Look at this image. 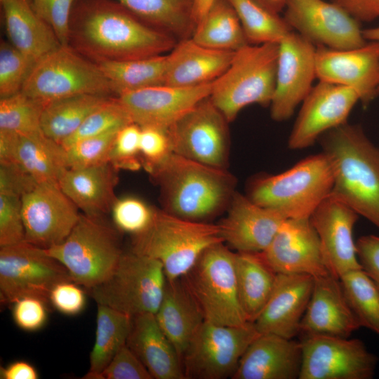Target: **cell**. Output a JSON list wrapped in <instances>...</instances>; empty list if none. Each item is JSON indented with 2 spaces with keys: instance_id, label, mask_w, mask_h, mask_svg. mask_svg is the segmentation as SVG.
<instances>
[{
  "instance_id": "obj_14",
  "label": "cell",
  "mask_w": 379,
  "mask_h": 379,
  "mask_svg": "<svg viewBox=\"0 0 379 379\" xmlns=\"http://www.w3.org/2000/svg\"><path fill=\"white\" fill-rule=\"evenodd\" d=\"M299 379H371L378 359L359 339L321 335L300 341Z\"/></svg>"
},
{
  "instance_id": "obj_56",
  "label": "cell",
  "mask_w": 379,
  "mask_h": 379,
  "mask_svg": "<svg viewBox=\"0 0 379 379\" xmlns=\"http://www.w3.org/2000/svg\"><path fill=\"white\" fill-rule=\"evenodd\" d=\"M38 378L39 375L36 368L25 361H16L0 368V378L1 379H37Z\"/></svg>"
},
{
  "instance_id": "obj_27",
  "label": "cell",
  "mask_w": 379,
  "mask_h": 379,
  "mask_svg": "<svg viewBox=\"0 0 379 379\" xmlns=\"http://www.w3.org/2000/svg\"><path fill=\"white\" fill-rule=\"evenodd\" d=\"M300 342L274 334H260L242 355L232 379H299Z\"/></svg>"
},
{
  "instance_id": "obj_37",
  "label": "cell",
  "mask_w": 379,
  "mask_h": 379,
  "mask_svg": "<svg viewBox=\"0 0 379 379\" xmlns=\"http://www.w3.org/2000/svg\"><path fill=\"white\" fill-rule=\"evenodd\" d=\"M109 98L106 95L82 94L48 102L42 113L41 130L48 138L61 145Z\"/></svg>"
},
{
  "instance_id": "obj_34",
  "label": "cell",
  "mask_w": 379,
  "mask_h": 379,
  "mask_svg": "<svg viewBox=\"0 0 379 379\" xmlns=\"http://www.w3.org/2000/svg\"><path fill=\"white\" fill-rule=\"evenodd\" d=\"M118 96L136 90L164 85L167 54L117 61L95 62Z\"/></svg>"
},
{
  "instance_id": "obj_53",
  "label": "cell",
  "mask_w": 379,
  "mask_h": 379,
  "mask_svg": "<svg viewBox=\"0 0 379 379\" xmlns=\"http://www.w3.org/2000/svg\"><path fill=\"white\" fill-rule=\"evenodd\" d=\"M38 182L21 166L13 162H0V194L22 198Z\"/></svg>"
},
{
  "instance_id": "obj_20",
  "label": "cell",
  "mask_w": 379,
  "mask_h": 379,
  "mask_svg": "<svg viewBox=\"0 0 379 379\" xmlns=\"http://www.w3.org/2000/svg\"><path fill=\"white\" fill-rule=\"evenodd\" d=\"M260 253L277 274H305L313 277L331 274L310 218L286 219Z\"/></svg>"
},
{
  "instance_id": "obj_50",
  "label": "cell",
  "mask_w": 379,
  "mask_h": 379,
  "mask_svg": "<svg viewBox=\"0 0 379 379\" xmlns=\"http://www.w3.org/2000/svg\"><path fill=\"white\" fill-rule=\"evenodd\" d=\"M99 379H153L135 354L124 345L102 371Z\"/></svg>"
},
{
  "instance_id": "obj_22",
  "label": "cell",
  "mask_w": 379,
  "mask_h": 379,
  "mask_svg": "<svg viewBox=\"0 0 379 379\" xmlns=\"http://www.w3.org/2000/svg\"><path fill=\"white\" fill-rule=\"evenodd\" d=\"M359 216L331 195L310 216L319 238L325 265L330 274L338 279L350 271L362 269L353 237Z\"/></svg>"
},
{
  "instance_id": "obj_58",
  "label": "cell",
  "mask_w": 379,
  "mask_h": 379,
  "mask_svg": "<svg viewBox=\"0 0 379 379\" xmlns=\"http://www.w3.org/2000/svg\"><path fill=\"white\" fill-rule=\"evenodd\" d=\"M267 8L280 13L284 11L287 0H255Z\"/></svg>"
},
{
  "instance_id": "obj_24",
  "label": "cell",
  "mask_w": 379,
  "mask_h": 379,
  "mask_svg": "<svg viewBox=\"0 0 379 379\" xmlns=\"http://www.w3.org/2000/svg\"><path fill=\"white\" fill-rule=\"evenodd\" d=\"M313 286L309 274H277L273 291L253 322L258 333L288 339L298 335Z\"/></svg>"
},
{
  "instance_id": "obj_3",
  "label": "cell",
  "mask_w": 379,
  "mask_h": 379,
  "mask_svg": "<svg viewBox=\"0 0 379 379\" xmlns=\"http://www.w3.org/2000/svg\"><path fill=\"white\" fill-rule=\"evenodd\" d=\"M149 173L160 190L163 209L204 221L228 208L236 178L227 168L206 165L172 152Z\"/></svg>"
},
{
  "instance_id": "obj_42",
  "label": "cell",
  "mask_w": 379,
  "mask_h": 379,
  "mask_svg": "<svg viewBox=\"0 0 379 379\" xmlns=\"http://www.w3.org/2000/svg\"><path fill=\"white\" fill-rule=\"evenodd\" d=\"M133 123L119 98H109L92 112L79 128L61 145L67 149L82 139L97 135Z\"/></svg>"
},
{
  "instance_id": "obj_43",
  "label": "cell",
  "mask_w": 379,
  "mask_h": 379,
  "mask_svg": "<svg viewBox=\"0 0 379 379\" xmlns=\"http://www.w3.org/2000/svg\"><path fill=\"white\" fill-rule=\"evenodd\" d=\"M34 62L15 48L11 43L0 45L1 98L20 92Z\"/></svg>"
},
{
  "instance_id": "obj_61",
  "label": "cell",
  "mask_w": 379,
  "mask_h": 379,
  "mask_svg": "<svg viewBox=\"0 0 379 379\" xmlns=\"http://www.w3.org/2000/svg\"><path fill=\"white\" fill-rule=\"evenodd\" d=\"M0 1H1V0H0Z\"/></svg>"
},
{
  "instance_id": "obj_8",
  "label": "cell",
  "mask_w": 379,
  "mask_h": 379,
  "mask_svg": "<svg viewBox=\"0 0 379 379\" xmlns=\"http://www.w3.org/2000/svg\"><path fill=\"white\" fill-rule=\"evenodd\" d=\"M166 277L161 263L135 253H123L111 274L87 289L97 302L131 317L156 314L164 293Z\"/></svg>"
},
{
  "instance_id": "obj_5",
  "label": "cell",
  "mask_w": 379,
  "mask_h": 379,
  "mask_svg": "<svg viewBox=\"0 0 379 379\" xmlns=\"http://www.w3.org/2000/svg\"><path fill=\"white\" fill-rule=\"evenodd\" d=\"M224 242L218 224L182 218L155 209L142 232L133 235L131 251L159 261L168 281L185 277L210 246Z\"/></svg>"
},
{
  "instance_id": "obj_13",
  "label": "cell",
  "mask_w": 379,
  "mask_h": 379,
  "mask_svg": "<svg viewBox=\"0 0 379 379\" xmlns=\"http://www.w3.org/2000/svg\"><path fill=\"white\" fill-rule=\"evenodd\" d=\"M228 124L208 97L166 130L172 152L206 165L227 168Z\"/></svg>"
},
{
  "instance_id": "obj_10",
  "label": "cell",
  "mask_w": 379,
  "mask_h": 379,
  "mask_svg": "<svg viewBox=\"0 0 379 379\" xmlns=\"http://www.w3.org/2000/svg\"><path fill=\"white\" fill-rule=\"evenodd\" d=\"M21 91L45 105L77 95L107 96L113 92L98 64L70 46H60L37 61Z\"/></svg>"
},
{
  "instance_id": "obj_44",
  "label": "cell",
  "mask_w": 379,
  "mask_h": 379,
  "mask_svg": "<svg viewBox=\"0 0 379 379\" xmlns=\"http://www.w3.org/2000/svg\"><path fill=\"white\" fill-rule=\"evenodd\" d=\"M121 128L82 139L65 149L68 168H82L109 162L117 134Z\"/></svg>"
},
{
  "instance_id": "obj_18",
  "label": "cell",
  "mask_w": 379,
  "mask_h": 379,
  "mask_svg": "<svg viewBox=\"0 0 379 379\" xmlns=\"http://www.w3.org/2000/svg\"><path fill=\"white\" fill-rule=\"evenodd\" d=\"M351 88L319 81L301 103L288 139V147L300 150L313 145L326 131L347 121L359 102Z\"/></svg>"
},
{
  "instance_id": "obj_46",
  "label": "cell",
  "mask_w": 379,
  "mask_h": 379,
  "mask_svg": "<svg viewBox=\"0 0 379 379\" xmlns=\"http://www.w3.org/2000/svg\"><path fill=\"white\" fill-rule=\"evenodd\" d=\"M140 133V126L135 123L124 126L117 133L109 158V162L117 170L137 171L142 166Z\"/></svg>"
},
{
  "instance_id": "obj_40",
  "label": "cell",
  "mask_w": 379,
  "mask_h": 379,
  "mask_svg": "<svg viewBox=\"0 0 379 379\" xmlns=\"http://www.w3.org/2000/svg\"><path fill=\"white\" fill-rule=\"evenodd\" d=\"M340 281L352 311L361 327L379 335V288L363 269L343 274Z\"/></svg>"
},
{
  "instance_id": "obj_32",
  "label": "cell",
  "mask_w": 379,
  "mask_h": 379,
  "mask_svg": "<svg viewBox=\"0 0 379 379\" xmlns=\"http://www.w3.org/2000/svg\"><path fill=\"white\" fill-rule=\"evenodd\" d=\"M155 316L181 360L191 339L205 321L199 305L182 278L167 281L161 302Z\"/></svg>"
},
{
  "instance_id": "obj_52",
  "label": "cell",
  "mask_w": 379,
  "mask_h": 379,
  "mask_svg": "<svg viewBox=\"0 0 379 379\" xmlns=\"http://www.w3.org/2000/svg\"><path fill=\"white\" fill-rule=\"evenodd\" d=\"M79 286L72 281L56 284L50 293L49 302L63 314H79L86 305V295Z\"/></svg>"
},
{
  "instance_id": "obj_35",
  "label": "cell",
  "mask_w": 379,
  "mask_h": 379,
  "mask_svg": "<svg viewBox=\"0 0 379 379\" xmlns=\"http://www.w3.org/2000/svg\"><path fill=\"white\" fill-rule=\"evenodd\" d=\"M137 17L175 39L190 37L195 28L193 0H117Z\"/></svg>"
},
{
  "instance_id": "obj_60",
  "label": "cell",
  "mask_w": 379,
  "mask_h": 379,
  "mask_svg": "<svg viewBox=\"0 0 379 379\" xmlns=\"http://www.w3.org/2000/svg\"><path fill=\"white\" fill-rule=\"evenodd\" d=\"M378 149H379V145H378Z\"/></svg>"
},
{
  "instance_id": "obj_17",
  "label": "cell",
  "mask_w": 379,
  "mask_h": 379,
  "mask_svg": "<svg viewBox=\"0 0 379 379\" xmlns=\"http://www.w3.org/2000/svg\"><path fill=\"white\" fill-rule=\"evenodd\" d=\"M316 49L294 31L279 42L275 89L270 105L274 121L289 119L313 87Z\"/></svg>"
},
{
  "instance_id": "obj_7",
  "label": "cell",
  "mask_w": 379,
  "mask_h": 379,
  "mask_svg": "<svg viewBox=\"0 0 379 379\" xmlns=\"http://www.w3.org/2000/svg\"><path fill=\"white\" fill-rule=\"evenodd\" d=\"M45 250L66 267L72 281L87 289L105 281L124 253L115 230L84 213L61 244Z\"/></svg>"
},
{
  "instance_id": "obj_1",
  "label": "cell",
  "mask_w": 379,
  "mask_h": 379,
  "mask_svg": "<svg viewBox=\"0 0 379 379\" xmlns=\"http://www.w3.org/2000/svg\"><path fill=\"white\" fill-rule=\"evenodd\" d=\"M98 5L70 20L69 46L95 62L163 55L178 42L128 10Z\"/></svg>"
},
{
  "instance_id": "obj_55",
  "label": "cell",
  "mask_w": 379,
  "mask_h": 379,
  "mask_svg": "<svg viewBox=\"0 0 379 379\" xmlns=\"http://www.w3.org/2000/svg\"><path fill=\"white\" fill-rule=\"evenodd\" d=\"M359 22L379 19V0H330Z\"/></svg>"
},
{
  "instance_id": "obj_54",
  "label": "cell",
  "mask_w": 379,
  "mask_h": 379,
  "mask_svg": "<svg viewBox=\"0 0 379 379\" xmlns=\"http://www.w3.org/2000/svg\"><path fill=\"white\" fill-rule=\"evenodd\" d=\"M356 246L362 269L379 288V236H361L357 240Z\"/></svg>"
},
{
  "instance_id": "obj_23",
  "label": "cell",
  "mask_w": 379,
  "mask_h": 379,
  "mask_svg": "<svg viewBox=\"0 0 379 379\" xmlns=\"http://www.w3.org/2000/svg\"><path fill=\"white\" fill-rule=\"evenodd\" d=\"M287 218L235 192L227 216L219 223L224 243L237 252L260 253L270 244Z\"/></svg>"
},
{
  "instance_id": "obj_47",
  "label": "cell",
  "mask_w": 379,
  "mask_h": 379,
  "mask_svg": "<svg viewBox=\"0 0 379 379\" xmlns=\"http://www.w3.org/2000/svg\"><path fill=\"white\" fill-rule=\"evenodd\" d=\"M25 241L20 197L0 194V247Z\"/></svg>"
},
{
  "instance_id": "obj_29",
  "label": "cell",
  "mask_w": 379,
  "mask_h": 379,
  "mask_svg": "<svg viewBox=\"0 0 379 379\" xmlns=\"http://www.w3.org/2000/svg\"><path fill=\"white\" fill-rule=\"evenodd\" d=\"M126 345L145 365L153 379H185L180 357L154 314L132 317Z\"/></svg>"
},
{
  "instance_id": "obj_19",
  "label": "cell",
  "mask_w": 379,
  "mask_h": 379,
  "mask_svg": "<svg viewBox=\"0 0 379 379\" xmlns=\"http://www.w3.org/2000/svg\"><path fill=\"white\" fill-rule=\"evenodd\" d=\"M315 63L319 81L352 88L364 107L379 95L378 42L348 49L318 46Z\"/></svg>"
},
{
  "instance_id": "obj_36",
  "label": "cell",
  "mask_w": 379,
  "mask_h": 379,
  "mask_svg": "<svg viewBox=\"0 0 379 379\" xmlns=\"http://www.w3.org/2000/svg\"><path fill=\"white\" fill-rule=\"evenodd\" d=\"M132 317L98 304L95 340L90 354V368L83 378L99 376L117 352L126 344Z\"/></svg>"
},
{
  "instance_id": "obj_31",
  "label": "cell",
  "mask_w": 379,
  "mask_h": 379,
  "mask_svg": "<svg viewBox=\"0 0 379 379\" xmlns=\"http://www.w3.org/2000/svg\"><path fill=\"white\" fill-rule=\"evenodd\" d=\"M10 43L34 63L60 45L27 0H1Z\"/></svg>"
},
{
  "instance_id": "obj_15",
  "label": "cell",
  "mask_w": 379,
  "mask_h": 379,
  "mask_svg": "<svg viewBox=\"0 0 379 379\" xmlns=\"http://www.w3.org/2000/svg\"><path fill=\"white\" fill-rule=\"evenodd\" d=\"M283 11L292 29L316 47L348 49L368 41L361 22L331 1L287 0Z\"/></svg>"
},
{
  "instance_id": "obj_49",
  "label": "cell",
  "mask_w": 379,
  "mask_h": 379,
  "mask_svg": "<svg viewBox=\"0 0 379 379\" xmlns=\"http://www.w3.org/2000/svg\"><path fill=\"white\" fill-rule=\"evenodd\" d=\"M172 152L166 131L153 127L141 128L140 156L142 166L148 173Z\"/></svg>"
},
{
  "instance_id": "obj_25",
  "label": "cell",
  "mask_w": 379,
  "mask_h": 379,
  "mask_svg": "<svg viewBox=\"0 0 379 379\" xmlns=\"http://www.w3.org/2000/svg\"><path fill=\"white\" fill-rule=\"evenodd\" d=\"M360 327L346 300L340 279L331 274L314 277L312 295L299 333L303 336L350 338Z\"/></svg>"
},
{
  "instance_id": "obj_39",
  "label": "cell",
  "mask_w": 379,
  "mask_h": 379,
  "mask_svg": "<svg viewBox=\"0 0 379 379\" xmlns=\"http://www.w3.org/2000/svg\"><path fill=\"white\" fill-rule=\"evenodd\" d=\"M234 10L249 44L279 42L293 30L283 16L255 0H227Z\"/></svg>"
},
{
  "instance_id": "obj_2",
  "label": "cell",
  "mask_w": 379,
  "mask_h": 379,
  "mask_svg": "<svg viewBox=\"0 0 379 379\" xmlns=\"http://www.w3.org/2000/svg\"><path fill=\"white\" fill-rule=\"evenodd\" d=\"M333 171L331 196L379 229V149L359 124L331 129L318 141Z\"/></svg>"
},
{
  "instance_id": "obj_21",
  "label": "cell",
  "mask_w": 379,
  "mask_h": 379,
  "mask_svg": "<svg viewBox=\"0 0 379 379\" xmlns=\"http://www.w3.org/2000/svg\"><path fill=\"white\" fill-rule=\"evenodd\" d=\"M213 81L190 87L159 85L118 96L133 123L166 131L211 95Z\"/></svg>"
},
{
  "instance_id": "obj_48",
  "label": "cell",
  "mask_w": 379,
  "mask_h": 379,
  "mask_svg": "<svg viewBox=\"0 0 379 379\" xmlns=\"http://www.w3.org/2000/svg\"><path fill=\"white\" fill-rule=\"evenodd\" d=\"M75 0H34L33 8L54 32L61 46H69L72 6Z\"/></svg>"
},
{
  "instance_id": "obj_26",
  "label": "cell",
  "mask_w": 379,
  "mask_h": 379,
  "mask_svg": "<svg viewBox=\"0 0 379 379\" xmlns=\"http://www.w3.org/2000/svg\"><path fill=\"white\" fill-rule=\"evenodd\" d=\"M0 162L18 164L38 183H58L69 168L67 150L43 132L19 135L0 131Z\"/></svg>"
},
{
  "instance_id": "obj_16",
  "label": "cell",
  "mask_w": 379,
  "mask_h": 379,
  "mask_svg": "<svg viewBox=\"0 0 379 379\" xmlns=\"http://www.w3.org/2000/svg\"><path fill=\"white\" fill-rule=\"evenodd\" d=\"M21 200L25 241L44 249L61 244L81 214L55 182L38 183Z\"/></svg>"
},
{
  "instance_id": "obj_9",
  "label": "cell",
  "mask_w": 379,
  "mask_h": 379,
  "mask_svg": "<svg viewBox=\"0 0 379 379\" xmlns=\"http://www.w3.org/2000/svg\"><path fill=\"white\" fill-rule=\"evenodd\" d=\"M234 255L224 242L214 244L182 278L206 321L226 326L248 322L239 300Z\"/></svg>"
},
{
  "instance_id": "obj_45",
  "label": "cell",
  "mask_w": 379,
  "mask_h": 379,
  "mask_svg": "<svg viewBox=\"0 0 379 379\" xmlns=\"http://www.w3.org/2000/svg\"><path fill=\"white\" fill-rule=\"evenodd\" d=\"M111 212L114 223L119 231L135 235L149 227L154 208L137 197H125L117 199Z\"/></svg>"
},
{
  "instance_id": "obj_41",
  "label": "cell",
  "mask_w": 379,
  "mask_h": 379,
  "mask_svg": "<svg viewBox=\"0 0 379 379\" xmlns=\"http://www.w3.org/2000/svg\"><path fill=\"white\" fill-rule=\"evenodd\" d=\"M43 102L21 91L0 100V131L19 135L43 132L41 127Z\"/></svg>"
},
{
  "instance_id": "obj_11",
  "label": "cell",
  "mask_w": 379,
  "mask_h": 379,
  "mask_svg": "<svg viewBox=\"0 0 379 379\" xmlns=\"http://www.w3.org/2000/svg\"><path fill=\"white\" fill-rule=\"evenodd\" d=\"M259 335L253 322L226 326L205 320L182 355L185 378H232L242 355Z\"/></svg>"
},
{
  "instance_id": "obj_57",
  "label": "cell",
  "mask_w": 379,
  "mask_h": 379,
  "mask_svg": "<svg viewBox=\"0 0 379 379\" xmlns=\"http://www.w3.org/2000/svg\"><path fill=\"white\" fill-rule=\"evenodd\" d=\"M216 0H193V18L197 24L204 17Z\"/></svg>"
},
{
  "instance_id": "obj_59",
  "label": "cell",
  "mask_w": 379,
  "mask_h": 379,
  "mask_svg": "<svg viewBox=\"0 0 379 379\" xmlns=\"http://www.w3.org/2000/svg\"><path fill=\"white\" fill-rule=\"evenodd\" d=\"M363 34L366 41L379 43V24L375 27L363 29Z\"/></svg>"
},
{
  "instance_id": "obj_6",
  "label": "cell",
  "mask_w": 379,
  "mask_h": 379,
  "mask_svg": "<svg viewBox=\"0 0 379 379\" xmlns=\"http://www.w3.org/2000/svg\"><path fill=\"white\" fill-rule=\"evenodd\" d=\"M278 55L279 44H246L234 52L227 69L213 81L209 98L229 123L248 105H270Z\"/></svg>"
},
{
  "instance_id": "obj_30",
  "label": "cell",
  "mask_w": 379,
  "mask_h": 379,
  "mask_svg": "<svg viewBox=\"0 0 379 379\" xmlns=\"http://www.w3.org/2000/svg\"><path fill=\"white\" fill-rule=\"evenodd\" d=\"M117 171L109 162L67 168L59 179L58 185L83 213L100 218L111 211L117 199L114 192Z\"/></svg>"
},
{
  "instance_id": "obj_28",
  "label": "cell",
  "mask_w": 379,
  "mask_h": 379,
  "mask_svg": "<svg viewBox=\"0 0 379 379\" xmlns=\"http://www.w3.org/2000/svg\"><path fill=\"white\" fill-rule=\"evenodd\" d=\"M234 52L205 47L191 37L180 39L167 54L164 85L190 87L212 82L227 69Z\"/></svg>"
},
{
  "instance_id": "obj_33",
  "label": "cell",
  "mask_w": 379,
  "mask_h": 379,
  "mask_svg": "<svg viewBox=\"0 0 379 379\" xmlns=\"http://www.w3.org/2000/svg\"><path fill=\"white\" fill-rule=\"evenodd\" d=\"M234 265L239 302L247 321L253 323L273 291L277 274L260 253L236 252Z\"/></svg>"
},
{
  "instance_id": "obj_12",
  "label": "cell",
  "mask_w": 379,
  "mask_h": 379,
  "mask_svg": "<svg viewBox=\"0 0 379 379\" xmlns=\"http://www.w3.org/2000/svg\"><path fill=\"white\" fill-rule=\"evenodd\" d=\"M72 281L66 267L44 248L25 241L0 248V300L13 304L25 296L49 302L58 284Z\"/></svg>"
},
{
  "instance_id": "obj_51",
  "label": "cell",
  "mask_w": 379,
  "mask_h": 379,
  "mask_svg": "<svg viewBox=\"0 0 379 379\" xmlns=\"http://www.w3.org/2000/svg\"><path fill=\"white\" fill-rule=\"evenodd\" d=\"M46 302L34 296L18 299L13 305V318L21 329L32 332L41 329L47 321Z\"/></svg>"
},
{
  "instance_id": "obj_4",
  "label": "cell",
  "mask_w": 379,
  "mask_h": 379,
  "mask_svg": "<svg viewBox=\"0 0 379 379\" xmlns=\"http://www.w3.org/2000/svg\"><path fill=\"white\" fill-rule=\"evenodd\" d=\"M333 180L331 161L321 152L280 173L256 176L248 184L247 196L287 219L310 218L331 195Z\"/></svg>"
},
{
  "instance_id": "obj_38",
  "label": "cell",
  "mask_w": 379,
  "mask_h": 379,
  "mask_svg": "<svg viewBox=\"0 0 379 379\" xmlns=\"http://www.w3.org/2000/svg\"><path fill=\"white\" fill-rule=\"evenodd\" d=\"M207 48L236 51L249 44L234 10L227 0H216L190 36Z\"/></svg>"
}]
</instances>
